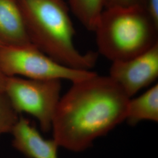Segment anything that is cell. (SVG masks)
<instances>
[{
  "instance_id": "1",
  "label": "cell",
  "mask_w": 158,
  "mask_h": 158,
  "mask_svg": "<svg viewBox=\"0 0 158 158\" xmlns=\"http://www.w3.org/2000/svg\"><path fill=\"white\" fill-rule=\"evenodd\" d=\"M130 97L109 76L72 83L60 97L52 123L59 147L83 151L125 120Z\"/></svg>"
},
{
  "instance_id": "2",
  "label": "cell",
  "mask_w": 158,
  "mask_h": 158,
  "mask_svg": "<svg viewBox=\"0 0 158 158\" xmlns=\"http://www.w3.org/2000/svg\"><path fill=\"white\" fill-rule=\"evenodd\" d=\"M31 43L57 62L90 70L98 53H80L74 43L75 29L64 0H17Z\"/></svg>"
},
{
  "instance_id": "3",
  "label": "cell",
  "mask_w": 158,
  "mask_h": 158,
  "mask_svg": "<svg viewBox=\"0 0 158 158\" xmlns=\"http://www.w3.org/2000/svg\"><path fill=\"white\" fill-rule=\"evenodd\" d=\"M94 32L99 53L112 63L131 59L158 44V25L142 6L104 8Z\"/></svg>"
},
{
  "instance_id": "4",
  "label": "cell",
  "mask_w": 158,
  "mask_h": 158,
  "mask_svg": "<svg viewBox=\"0 0 158 158\" xmlns=\"http://www.w3.org/2000/svg\"><path fill=\"white\" fill-rule=\"evenodd\" d=\"M0 68L7 76L38 80H66L72 83L94 73L69 68L52 59L31 43L0 46Z\"/></svg>"
},
{
  "instance_id": "5",
  "label": "cell",
  "mask_w": 158,
  "mask_h": 158,
  "mask_svg": "<svg viewBox=\"0 0 158 158\" xmlns=\"http://www.w3.org/2000/svg\"><path fill=\"white\" fill-rule=\"evenodd\" d=\"M61 81L8 76L5 93L17 113L32 115L47 132L60 98Z\"/></svg>"
},
{
  "instance_id": "6",
  "label": "cell",
  "mask_w": 158,
  "mask_h": 158,
  "mask_svg": "<svg viewBox=\"0 0 158 158\" xmlns=\"http://www.w3.org/2000/svg\"><path fill=\"white\" fill-rule=\"evenodd\" d=\"M109 76L128 97L135 95L158 78V44L131 59L112 63Z\"/></svg>"
},
{
  "instance_id": "7",
  "label": "cell",
  "mask_w": 158,
  "mask_h": 158,
  "mask_svg": "<svg viewBox=\"0 0 158 158\" xmlns=\"http://www.w3.org/2000/svg\"><path fill=\"white\" fill-rule=\"evenodd\" d=\"M11 134L12 146L26 157L58 158L56 142L44 138L28 119L20 116Z\"/></svg>"
},
{
  "instance_id": "8",
  "label": "cell",
  "mask_w": 158,
  "mask_h": 158,
  "mask_svg": "<svg viewBox=\"0 0 158 158\" xmlns=\"http://www.w3.org/2000/svg\"><path fill=\"white\" fill-rule=\"evenodd\" d=\"M0 42L6 45L31 43L17 0H0Z\"/></svg>"
},
{
  "instance_id": "9",
  "label": "cell",
  "mask_w": 158,
  "mask_h": 158,
  "mask_svg": "<svg viewBox=\"0 0 158 158\" xmlns=\"http://www.w3.org/2000/svg\"><path fill=\"white\" fill-rule=\"evenodd\" d=\"M125 119L131 125L143 120L158 121V85L136 98L129 100Z\"/></svg>"
},
{
  "instance_id": "10",
  "label": "cell",
  "mask_w": 158,
  "mask_h": 158,
  "mask_svg": "<svg viewBox=\"0 0 158 158\" xmlns=\"http://www.w3.org/2000/svg\"><path fill=\"white\" fill-rule=\"evenodd\" d=\"M106 0H68L69 9L85 28L94 32Z\"/></svg>"
},
{
  "instance_id": "11",
  "label": "cell",
  "mask_w": 158,
  "mask_h": 158,
  "mask_svg": "<svg viewBox=\"0 0 158 158\" xmlns=\"http://www.w3.org/2000/svg\"><path fill=\"white\" fill-rule=\"evenodd\" d=\"M19 117L6 93H0V136L11 134Z\"/></svg>"
},
{
  "instance_id": "12",
  "label": "cell",
  "mask_w": 158,
  "mask_h": 158,
  "mask_svg": "<svg viewBox=\"0 0 158 158\" xmlns=\"http://www.w3.org/2000/svg\"><path fill=\"white\" fill-rule=\"evenodd\" d=\"M148 0H106L105 8L142 6L147 8Z\"/></svg>"
},
{
  "instance_id": "13",
  "label": "cell",
  "mask_w": 158,
  "mask_h": 158,
  "mask_svg": "<svg viewBox=\"0 0 158 158\" xmlns=\"http://www.w3.org/2000/svg\"><path fill=\"white\" fill-rule=\"evenodd\" d=\"M147 10L154 22L158 25V0H148Z\"/></svg>"
},
{
  "instance_id": "14",
  "label": "cell",
  "mask_w": 158,
  "mask_h": 158,
  "mask_svg": "<svg viewBox=\"0 0 158 158\" xmlns=\"http://www.w3.org/2000/svg\"><path fill=\"white\" fill-rule=\"evenodd\" d=\"M8 77L0 68V93H5Z\"/></svg>"
},
{
  "instance_id": "15",
  "label": "cell",
  "mask_w": 158,
  "mask_h": 158,
  "mask_svg": "<svg viewBox=\"0 0 158 158\" xmlns=\"http://www.w3.org/2000/svg\"><path fill=\"white\" fill-rule=\"evenodd\" d=\"M2 45H3V44H1V42H0V46H1Z\"/></svg>"
}]
</instances>
